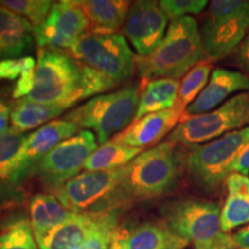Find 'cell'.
Listing matches in <instances>:
<instances>
[{
	"mask_svg": "<svg viewBox=\"0 0 249 249\" xmlns=\"http://www.w3.org/2000/svg\"><path fill=\"white\" fill-rule=\"evenodd\" d=\"M209 60L232 54L249 33V0H213L200 28Z\"/></svg>",
	"mask_w": 249,
	"mask_h": 249,
	"instance_id": "7",
	"label": "cell"
},
{
	"mask_svg": "<svg viewBox=\"0 0 249 249\" xmlns=\"http://www.w3.org/2000/svg\"><path fill=\"white\" fill-rule=\"evenodd\" d=\"M126 166L113 171H85L54 189V194L71 213H96V207H112Z\"/></svg>",
	"mask_w": 249,
	"mask_h": 249,
	"instance_id": "10",
	"label": "cell"
},
{
	"mask_svg": "<svg viewBox=\"0 0 249 249\" xmlns=\"http://www.w3.org/2000/svg\"><path fill=\"white\" fill-rule=\"evenodd\" d=\"M88 18L90 30L98 33H117L126 22L130 1L124 0H76Z\"/></svg>",
	"mask_w": 249,
	"mask_h": 249,
	"instance_id": "19",
	"label": "cell"
},
{
	"mask_svg": "<svg viewBox=\"0 0 249 249\" xmlns=\"http://www.w3.org/2000/svg\"><path fill=\"white\" fill-rule=\"evenodd\" d=\"M33 29L26 18L0 6V58L18 57L29 49Z\"/></svg>",
	"mask_w": 249,
	"mask_h": 249,
	"instance_id": "21",
	"label": "cell"
},
{
	"mask_svg": "<svg viewBox=\"0 0 249 249\" xmlns=\"http://www.w3.org/2000/svg\"><path fill=\"white\" fill-rule=\"evenodd\" d=\"M180 82L173 79H156L145 85L141 91L135 119L156 112L171 110L178 102Z\"/></svg>",
	"mask_w": 249,
	"mask_h": 249,
	"instance_id": "23",
	"label": "cell"
},
{
	"mask_svg": "<svg viewBox=\"0 0 249 249\" xmlns=\"http://www.w3.org/2000/svg\"><path fill=\"white\" fill-rule=\"evenodd\" d=\"M97 148V139L93 133L81 129L52 149L33 170L36 171L43 182L54 191L79 176L89 156Z\"/></svg>",
	"mask_w": 249,
	"mask_h": 249,
	"instance_id": "11",
	"label": "cell"
},
{
	"mask_svg": "<svg viewBox=\"0 0 249 249\" xmlns=\"http://www.w3.org/2000/svg\"><path fill=\"white\" fill-rule=\"evenodd\" d=\"M66 108L59 105H48L30 102L26 98L15 103L13 110L9 113L11 128L18 133H26L40 124L44 126L52 119L57 118Z\"/></svg>",
	"mask_w": 249,
	"mask_h": 249,
	"instance_id": "24",
	"label": "cell"
},
{
	"mask_svg": "<svg viewBox=\"0 0 249 249\" xmlns=\"http://www.w3.org/2000/svg\"><path fill=\"white\" fill-rule=\"evenodd\" d=\"M210 73L211 64L209 61L200 62L193 67L180 82L178 102L176 107L186 110L208 85Z\"/></svg>",
	"mask_w": 249,
	"mask_h": 249,
	"instance_id": "28",
	"label": "cell"
},
{
	"mask_svg": "<svg viewBox=\"0 0 249 249\" xmlns=\"http://www.w3.org/2000/svg\"><path fill=\"white\" fill-rule=\"evenodd\" d=\"M119 216L114 210L103 211L92 232L75 249H110L119 232Z\"/></svg>",
	"mask_w": 249,
	"mask_h": 249,
	"instance_id": "27",
	"label": "cell"
},
{
	"mask_svg": "<svg viewBox=\"0 0 249 249\" xmlns=\"http://www.w3.org/2000/svg\"><path fill=\"white\" fill-rule=\"evenodd\" d=\"M185 110L174 107L171 110L156 112L134 120L123 132L111 138L113 143L143 149L158 143L166 134L176 128Z\"/></svg>",
	"mask_w": 249,
	"mask_h": 249,
	"instance_id": "15",
	"label": "cell"
},
{
	"mask_svg": "<svg viewBox=\"0 0 249 249\" xmlns=\"http://www.w3.org/2000/svg\"><path fill=\"white\" fill-rule=\"evenodd\" d=\"M71 213H73L66 209L55 195L46 193L34 195L29 204V222L35 239L40 238L65 222Z\"/></svg>",
	"mask_w": 249,
	"mask_h": 249,
	"instance_id": "22",
	"label": "cell"
},
{
	"mask_svg": "<svg viewBox=\"0 0 249 249\" xmlns=\"http://www.w3.org/2000/svg\"><path fill=\"white\" fill-rule=\"evenodd\" d=\"M207 0H161L160 7L163 8L169 20L189 17L188 14H198L207 7Z\"/></svg>",
	"mask_w": 249,
	"mask_h": 249,
	"instance_id": "31",
	"label": "cell"
},
{
	"mask_svg": "<svg viewBox=\"0 0 249 249\" xmlns=\"http://www.w3.org/2000/svg\"><path fill=\"white\" fill-rule=\"evenodd\" d=\"M28 134L9 128L0 135V185L17 183L18 174L17 158Z\"/></svg>",
	"mask_w": 249,
	"mask_h": 249,
	"instance_id": "26",
	"label": "cell"
},
{
	"mask_svg": "<svg viewBox=\"0 0 249 249\" xmlns=\"http://www.w3.org/2000/svg\"><path fill=\"white\" fill-rule=\"evenodd\" d=\"M244 91H249V77L247 75L240 71L217 68L213 71L211 79L197 98L183 112L181 120L208 113L231 98L230 96L233 93Z\"/></svg>",
	"mask_w": 249,
	"mask_h": 249,
	"instance_id": "16",
	"label": "cell"
},
{
	"mask_svg": "<svg viewBox=\"0 0 249 249\" xmlns=\"http://www.w3.org/2000/svg\"><path fill=\"white\" fill-rule=\"evenodd\" d=\"M169 18L160 1L139 0L132 2L124 34L132 43L139 57H147L160 46L166 34Z\"/></svg>",
	"mask_w": 249,
	"mask_h": 249,
	"instance_id": "13",
	"label": "cell"
},
{
	"mask_svg": "<svg viewBox=\"0 0 249 249\" xmlns=\"http://www.w3.org/2000/svg\"><path fill=\"white\" fill-rule=\"evenodd\" d=\"M231 62L249 77V33L231 54Z\"/></svg>",
	"mask_w": 249,
	"mask_h": 249,
	"instance_id": "33",
	"label": "cell"
},
{
	"mask_svg": "<svg viewBox=\"0 0 249 249\" xmlns=\"http://www.w3.org/2000/svg\"><path fill=\"white\" fill-rule=\"evenodd\" d=\"M52 5L50 0H0V6L26 18L33 28L44 22Z\"/></svg>",
	"mask_w": 249,
	"mask_h": 249,
	"instance_id": "30",
	"label": "cell"
},
{
	"mask_svg": "<svg viewBox=\"0 0 249 249\" xmlns=\"http://www.w3.org/2000/svg\"><path fill=\"white\" fill-rule=\"evenodd\" d=\"M140 96V86H127L89 99L68 112L64 119L74 123L79 128L92 129L99 144H105L111 136L123 132L135 119Z\"/></svg>",
	"mask_w": 249,
	"mask_h": 249,
	"instance_id": "4",
	"label": "cell"
},
{
	"mask_svg": "<svg viewBox=\"0 0 249 249\" xmlns=\"http://www.w3.org/2000/svg\"><path fill=\"white\" fill-rule=\"evenodd\" d=\"M9 113H11V111L0 112V135L9 128Z\"/></svg>",
	"mask_w": 249,
	"mask_h": 249,
	"instance_id": "38",
	"label": "cell"
},
{
	"mask_svg": "<svg viewBox=\"0 0 249 249\" xmlns=\"http://www.w3.org/2000/svg\"><path fill=\"white\" fill-rule=\"evenodd\" d=\"M248 144L249 127H246L188 148L185 167L192 181L204 192L217 191L229 176L230 165Z\"/></svg>",
	"mask_w": 249,
	"mask_h": 249,
	"instance_id": "5",
	"label": "cell"
},
{
	"mask_svg": "<svg viewBox=\"0 0 249 249\" xmlns=\"http://www.w3.org/2000/svg\"><path fill=\"white\" fill-rule=\"evenodd\" d=\"M183 165L181 151L174 143L166 141L141 152L126 165L113 205L163 197L178 185Z\"/></svg>",
	"mask_w": 249,
	"mask_h": 249,
	"instance_id": "1",
	"label": "cell"
},
{
	"mask_svg": "<svg viewBox=\"0 0 249 249\" xmlns=\"http://www.w3.org/2000/svg\"><path fill=\"white\" fill-rule=\"evenodd\" d=\"M36 68V61L33 57L9 58L0 61V80H18L27 71Z\"/></svg>",
	"mask_w": 249,
	"mask_h": 249,
	"instance_id": "32",
	"label": "cell"
},
{
	"mask_svg": "<svg viewBox=\"0 0 249 249\" xmlns=\"http://www.w3.org/2000/svg\"><path fill=\"white\" fill-rule=\"evenodd\" d=\"M225 183L227 196L220 213L223 233L249 223V178L245 174L232 173Z\"/></svg>",
	"mask_w": 249,
	"mask_h": 249,
	"instance_id": "18",
	"label": "cell"
},
{
	"mask_svg": "<svg viewBox=\"0 0 249 249\" xmlns=\"http://www.w3.org/2000/svg\"><path fill=\"white\" fill-rule=\"evenodd\" d=\"M83 64L70 52L39 49L34 75V87L26 99L48 105L71 107L83 99Z\"/></svg>",
	"mask_w": 249,
	"mask_h": 249,
	"instance_id": "3",
	"label": "cell"
},
{
	"mask_svg": "<svg viewBox=\"0 0 249 249\" xmlns=\"http://www.w3.org/2000/svg\"><path fill=\"white\" fill-rule=\"evenodd\" d=\"M208 60L197 22L194 18L183 17L171 20L164 39L151 54L136 55V70L143 80H178Z\"/></svg>",
	"mask_w": 249,
	"mask_h": 249,
	"instance_id": "2",
	"label": "cell"
},
{
	"mask_svg": "<svg viewBox=\"0 0 249 249\" xmlns=\"http://www.w3.org/2000/svg\"><path fill=\"white\" fill-rule=\"evenodd\" d=\"M219 204L196 198L171 201L161 208L164 222L189 244H209L222 232Z\"/></svg>",
	"mask_w": 249,
	"mask_h": 249,
	"instance_id": "9",
	"label": "cell"
},
{
	"mask_svg": "<svg viewBox=\"0 0 249 249\" xmlns=\"http://www.w3.org/2000/svg\"><path fill=\"white\" fill-rule=\"evenodd\" d=\"M249 127V91L236 93L208 113L181 120L167 142L191 148Z\"/></svg>",
	"mask_w": 249,
	"mask_h": 249,
	"instance_id": "6",
	"label": "cell"
},
{
	"mask_svg": "<svg viewBox=\"0 0 249 249\" xmlns=\"http://www.w3.org/2000/svg\"><path fill=\"white\" fill-rule=\"evenodd\" d=\"M195 249H240L233 241V238L227 233H220L214 240L209 244L196 246Z\"/></svg>",
	"mask_w": 249,
	"mask_h": 249,
	"instance_id": "35",
	"label": "cell"
},
{
	"mask_svg": "<svg viewBox=\"0 0 249 249\" xmlns=\"http://www.w3.org/2000/svg\"><path fill=\"white\" fill-rule=\"evenodd\" d=\"M232 238L240 249H249V225L239 230Z\"/></svg>",
	"mask_w": 249,
	"mask_h": 249,
	"instance_id": "36",
	"label": "cell"
},
{
	"mask_svg": "<svg viewBox=\"0 0 249 249\" xmlns=\"http://www.w3.org/2000/svg\"><path fill=\"white\" fill-rule=\"evenodd\" d=\"M90 30L88 18L74 0L53 2L45 21L34 27L33 35L39 49L71 50Z\"/></svg>",
	"mask_w": 249,
	"mask_h": 249,
	"instance_id": "12",
	"label": "cell"
},
{
	"mask_svg": "<svg viewBox=\"0 0 249 249\" xmlns=\"http://www.w3.org/2000/svg\"><path fill=\"white\" fill-rule=\"evenodd\" d=\"M101 213H71L70 218L36 239L39 249H75L95 229Z\"/></svg>",
	"mask_w": 249,
	"mask_h": 249,
	"instance_id": "17",
	"label": "cell"
},
{
	"mask_svg": "<svg viewBox=\"0 0 249 249\" xmlns=\"http://www.w3.org/2000/svg\"><path fill=\"white\" fill-rule=\"evenodd\" d=\"M188 245L164 220L141 224L124 240V249H185Z\"/></svg>",
	"mask_w": 249,
	"mask_h": 249,
	"instance_id": "20",
	"label": "cell"
},
{
	"mask_svg": "<svg viewBox=\"0 0 249 249\" xmlns=\"http://www.w3.org/2000/svg\"><path fill=\"white\" fill-rule=\"evenodd\" d=\"M0 249H39L29 220L18 218L7 224L0 231Z\"/></svg>",
	"mask_w": 249,
	"mask_h": 249,
	"instance_id": "29",
	"label": "cell"
},
{
	"mask_svg": "<svg viewBox=\"0 0 249 249\" xmlns=\"http://www.w3.org/2000/svg\"><path fill=\"white\" fill-rule=\"evenodd\" d=\"M232 173H240L247 176L249 173V144L239 154L238 157L233 160V163L230 165L227 174ZM227 176V177H229Z\"/></svg>",
	"mask_w": 249,
	"mask_h": 249,
	"instance_id": "34",
	"label": "cell"
},
{
	"mask_svg": "<svg viewBox=\"0 0 249 249\" xmlns=\"http://www.w3.org/2000/svg\"><path fill=\"white\" fill-rule=\"evenodd\" d=\"M5 111H9V107L1 101V99H0V112H5Z\"/></svg>",
	"mask_w": 249,
	"mask_h": 249,
	"instance_id": "39",
	"label": "cell"
},
{
	"mask_svg": "<svg viewBox=\"0 0 249 249\" xmlns=\"http://www.w3.org/2000/svg\"><path fill=\"white\" fill-rule=\"evenodd\" d=\"M127 233L128 232H124V230H119L116 240H114L110 249H124V240H126Z\"/></svg>",
	"mask_w": 249,
	"mask_h": 249,
	"instance_id": "37",
	"label": "cell"
},
{
	"mask_svg": "<svg viewBox=\"0 0 249 249\" xmlns=\"http://www.w3.org/2000/svg\"><path fill=\"white\" fill-rule=\"evenodd\" d=\"M79 129L71 121L58 119L50 121L34 133L28 134L17 158L18 179L23 178L24 174L33 170L52 149L79 133Z\"/></svg>",
	"mask_w": 249,
	"mask_h": 249,
	"instance_id": "14",
	"label": "cell"
},
{
	"mask_svg": "<svg viewBox=\"0 0 249 249\" xmlns=\"http://www.w3.org/2000/svg\"><path fill=\"white\" fill-rule=\"evenodd\" d=\"M70 54L118 85L130 79L136 68V55L119 33L88 31L70 50Z\"/></svg>",
	"mask_w": 249,
	"mask_h": 249,
	"instance_id": "8",
	"label": "cell"
},
{
	"mask_svg": "<svg viewBox=\"0 0 249 249\" xmlns=\"http://www.w3.org/2000/svg\"><path fill=\"white\" fill-rule=\"evenodd\" d=\"M143 152V149L127 147L108 141L99 145L87 160L85 171H113L124 167L134 158Z\"/></svg>",
	"mask_w": 249,
	"mask_h": 249,
	"instance_id": "25",
	"label": "cell"
}]
</instances>
